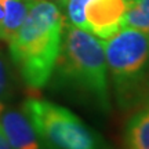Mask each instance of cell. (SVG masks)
Segmentation results:
<instances>
[{"instance_id":"cell-5","label":"cell","mask_w":149,"mask_h":149,"mask_svg":"<svg viewBox=\"0 0 149 149\" xmlns=\"http://www.w3.org/2000/svg\"><path fill=\"white\" fill-rule=\"evenodd\" d=\"M127 0H91L86 6L84 31L107 40L123 28Z\"/></svg>"},{"instance_id":"cell-16","label":"cell","mask_w":149,"mask_h":149,"mask_svg":"<svg viewBox=\"0 0 149 149\" xmlns=\"http://www.w3.org/2000/svg\"><path fill=\"white\" fill-rule=\"evenodd\" d=\"M3 17H4V11H3V7H1V4H0V24H1V21H3Z\"/></svg>"},{"instance_id":"cell-7","label":"cell","mask_w":149,"mask_h":149,"mask_svg":"<svg viewBox=\"0 0 149 149\" xmlns=\"http://www.w3.org/2000/svg\"><path fill=\"white\" fill-rule=\"evenodd\" d=\"M32 0H0L4 11L3 21L0 24V39L10 42L15 36L22 22L25 21Z\"/></svg>"},{"instance_id":"cell-2","label":"cell","mask_w":149,"mask_h":149,"mask_svg":"<svg viewBox=\"0 0 149 149\" xmlns=\"http://www.w3.org/2000/svg\"><path fill=\"white\" fill-rule=\"evenodd\" d=\"M64 33V17L53 1L32 0L28 15L11 39L10 55L29 87L42 88L53 76Z\"/></svg>"},{"instance_id":"cell-11","label":"cell","mask_w":149,"mask_h":149,"mask_svg":"<svg viewBox=\"0 0 149 149\" xmlns=\"http://www.w3.org/2000/svg\"><path fill=\"white\" fill-rule=\"evenodd\" d=\"M133 1L144 11V14L148 17V19H149V0H133Z\"/></svg>"},{"instance_id":"cell-8","label":"cell","mask_w":149,"mask_h":149,"mask_svg":"<svg viewBox=\"0 0 149 149\" xmlns=\"http://www.w3.org/2000/svg\"><path fill=\"white\" fill-rule=\"evenodd\" d=\"M123 144L124 149H149V112L141 109L128 119Z\"/></svg>"},{"instance_id":"cell-9","label":"cell","mask_w":149,"mask_h":149,"mask_svg":"<svg viewBox=\"0 0 149 149\" xmlns=\"http://www.w3.org/2000/svg\"><path fill=\"white\" fill-rule=\"evenodd\" d=\"M90 1L91 0H66V4H65L64 8L66 10L68 24H70V25H73L76 28H80V29H84V10L86 6Z\"/></svg>"},{"instance_id":"cell-3","label":"cell","mask_w":149,"mask_h":149,"mask_svg":"<svg viewBox=\"0 0 149 149\" xmlns=\"http://www.w3.org/2000/svg\"><path fill=\"white\" fill-rule=\"evenodd\" d=\"M101 42L119 108L130 111L141 105L149 81V33L122 28Z\"/></svg>"},{"instance_id":"cell-4","label":"cell","mask_w":149,"mask_h":149,"mask_svg":"<svg viewBox=\"0 0 149 149\" xmlns=\"http://www.w3.org/2000/svg\"><path fill=\"white\" fill-rule=\"evenodd\" d=\"M22 111L43 149H111L98 131L61 105L31 98L24 102Z\"/></svg>"},{"instance_id":"cell-14","label":"cell","mask_w":149,"mask_h":149,"mask_svg":"<svg viewBox=\"0 0 149 149\" xmlns=\"http://www.w3.org/2000/svg\"><path fill=\"white\" fill-rule=\"evenodd\" d=\"M55 1V4L58 6L59 8H64L65 4H66V0H54Z\"/></svg>"},{"instance_id":"cell-12","label":"cell","mask_w":149,"mask_h":149,"mask_svg":"<svg viewBox=\"0 0 149 149\" xmlns=\"http://www.w3.org/2000/svg\"><path fill=\"white\" fill-rule=\"evenodd\" d=\"M0 149H11V146L8 145L7 139L4 138V135L1 134V131H0Z\"/></svg>"},{"instance_id":"cell-10","label":"cell","mask_w":149,"mask_h":149,"mask_svg":"<svg viewBox=\"0 0 149 149\" xmlns=\"http://www.w3.org/2000/svg\"><path fill=\"white\" fill-rule=\"evenodd\" d=\"M8 87H10V70L4 55L0 51V104H3L1 100L4 98Z\"/></svg>"},{"instance_id":"cell-15","label":"cell","mask_w":149,"mask_h":149,"mask_svg":"<svg viewBox=\"0 0 149 149\" xmlns=\"http://www.w3.org/2000/svg\"><path fill=\"white\" fill-rule=\"evenodd\" d=\"M146 97H149V81H148V84H146V90H145V94H144V98H142V101H144ZM142 104V102H141Z\"/></svg>"},{"instance_id":"cell-6","label":"cell","mask_w":149,"mask_h":149,"mask_svg":"<svg viewBox=\"0 0 149 149\" xmlns=\"http://www.w3.org/2000/svg\"><path fill=\"white\" fill-rule=\"evenodd\" d=\"M0 131L11 149H43L24 111L6 108L0 104Z\"/></svg>"},{"instance_id":"cell-1","label":"cell","mask_w":149,"mask_h":149,"mask_svg":"<svg viewBox=\"0 0 149 149\" xmlns=\"http://www.w3.org/2000/svg\"><path fill=\"white\" fill-rule=\"evenodd\" d=\"M53 73L57 84L97 113L111 112L108 66L101 39L68 24Z\"/></svg>"},{"instance_id":"cell-13","label":"cell","mask_w":149,"mask_h":149,"mask_svg":"<svg viewBox=\"0 0 149 149\" xmlns=\"http://www.w3.org/2000/svg\"><path fill=\"white\" fill-rule=\"evenodd\" d=\"M141 105H142V109H144V111L149 112V97H146V98H145Z\"/></svg>"}]
</instances>
